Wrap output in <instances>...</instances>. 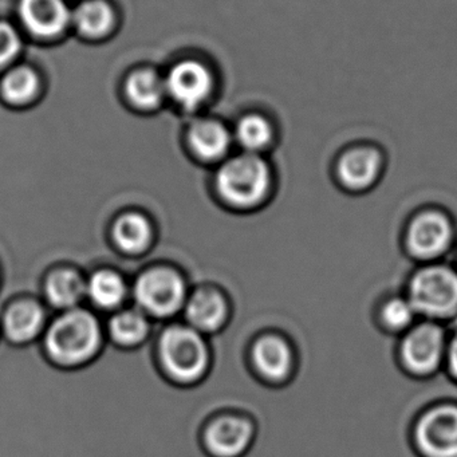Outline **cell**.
I'll use <instances>...</instances> for the list:
<instances>
[{"instance_id": "1", "label": "cell", "mask_w": 457, "mask_h": 457, "mask_svg": "<svg viewBox=\"0 0 457 457\" xmlns=\"http://www.w3.org/2000/svg\"><path fill=\"white\" fill-rule=\"evenodd\" d=\"M103 345V331L96 315L87 310L63 312L50 325L45 349L50 360L62 368H77L92 361Z\"/></svg>"}, {"instance_id": "2", "label": "cell", "mask_w": 457, "mask_h": 457, "mask_svg": "<svg viewBox=\"0 0 457 457\" xmlns=\"http://www.w3.org/2000/svg\"><path fill=\"white\" fill-rule=\"evenodd\" d=\"M160 362L165 373L178 384L199 381L210 366V349L202 333L191 326L165 328L159 342Z\"/></svg>"}, {"instance_id": "3", "label": "cell", "mask_w": 457, "mask_h": 457, "mask_svg": "<svg viewBox=\"0 0 457 457\" xmlns=\"http://www.w3.org/2000/svg\"><path fill=\"white\" fill-rule=\"evenodd\" d=\"M216 187L221 199L232 207H253L269 192V167L256 154H242L229 160L220 168L216 178Z\"/></svg>"}, {"instance_id": "4", "label": "cell", "mask_w": 457, "mask_h": 457, "mask_svg": "<svg viewBox=\"0 0 457 457\" xmlns=\"http://www.w3.org/2000/svg\"><path fill=\"white\" fill-rule=\"evenodd\" d=\"M133 296L141 312L156 318H170L187 302V285L178 271L167 267L146 270L136 279Z\"/></svg>"}, {"instance_id": "5", "label": "cell", "mask_w": 457, "mask_h": 457, "mask_svg": "<svg viewBox=\"0 0 457 457\" xmlns=\"http://www.w3.org/2000/svg\"><path fill=\"white\" fill-rule=\"evenodd\" d=\"M409 301L417 314L446 318L457 312V274L445 266H432L414 275Z\"/></svg>"}, {"instance_id": "6", "label": "cell", "mask_w": 457, "mask_h": 457, "mask_svg": "<svg viewBox=\"0 0 457 457\" xmlns=\"http://www.w3.org/2000/svg\"><path fill=\"white\" fill-rule=\"evenodd\" d=\"M413 440L420 457H457L456 406L428 411L417 421Z\"/></svg>"}, {"instance_id": "7", "label": "cell", "mask_w": 457, "mask_h": 457, "mask_svg": "<svg viewBox=\"0 0 457 457\" xmlns=\"http://www.w3.org/2000/svg\"><path fill=\"white\" fill-rule=\"evenodd\" d=\"M446 353L445 336L433 323L417 326L403 339L401 358L403 365L416 376H427L440 366Z\"/></svg>"}, {"instance_id": "8", "label": "cell", "mask_w": 457, "mask_h": 457, "mask_svg": "<svg viewBox=\"0 0 457 457\" xmlns=\"http://www.w3.org/2000/svg\"><path fill=\"white\" fill-rule=\"evenodd\" d=\"M255 429L250 420L224 416L210 422L203 433V448L210 457H245L253 448Z\"/></svg>"}, {"instance_id": "9", "label": "cell", "mask_w": 457, "mask_h": 457, "mask_svg": "<svg viewBox=\"0 0 457 457\" xmlns=\"http://www.w3.org/2000/svg\"><path fill=\"white\" fill-rule=\"evenodd\" d=\"M452 228L448 219L438 212L421 213L411 221L408 231V248L419 259H435L448 250Z\"/></svg>"}, {"instance_id": "10", "label": "cell", "mask_w": 457, "mask_h": 457, "mask_svg": "<svg viewBox=\"0 0 457 457\" xmlns=\"http://www.w3.org/2000/svg\"><path fill=\"white\" fill-rule=\"evenodd\" d=\"M212 79L202 63L186 61L173 66L165 81L170 97L186 109H196L211 93Z\"/></svg>"}, {"instance_id": "11", "label": "cell", "mask_w": 457, "mask_h": 457, "mask_svg": "<svg viewBox=\"0 0 457 457\" xmlns=\"http://www.w3.org/2000/svg\"><path fill=\"white\" fill-rule=\"evenodd\" d=\"M20 12L26 28L41 37L58 36L71 20L63 0H21Z\"/></svg>"}, {"instance_id": "12", "label": "cell", "mask_w": 457, "mask_h": 457, "mask_svg": "<svg viewBox=\"0 0 457 457\" xmlns=\"http://www.w3.org/2000/svg\"><path fill=\"white\" fill-rule=\"evenodd\" d=\"M227 318V303L212 288H202L186 302V320L199 333H215Z\"/></svg>"}, {"instance_id": "13", "label": "cell", "mask_w": 457, "mask_h": 457, "mask_svg": "<svg viewBox=\"0 0 457 457\" xmlns=\"http://www.w3.org/2000/svg\"><path fill=\"white\" fill-rule=\"evenodd\" d=\"M381 170V156L376 149L354 148L342 154L338 178L346 188L361 191L376 181Z\"/></svg>"}, {"instance_id": "14", "label": "cell", "mask_w": 457, "mask_h": 457, "mask_svg": "<svg viewBox=\"0 0 457 457\" xmlns=\"http://www.w3.org/2000/svg\"><path fill=\"white\" fill-rule=\"evenodd\" d=\"M253 362L256 370L270 381H280L290 373L293 354L290 346L279 337L266 336L253 347Z\"/></svg>"}, {"instance_id": "15", "label": "cell", "mask_w": 457, "mask_h": 457, "mask_svg": "<svg viewBox=\"0 0 457 457\" xmlns=\"http://www.w3.org/2000/svg\"><path fill=\"white\" fill-rule=\"evenodd\" d=\"M45 320L46 315L38 302L21 301L4 315V331L14 344H29L41 334Z\"/></svg>"}, {"instance_id": "16", "label": "cell", "mask_w": 457, "mask_h": 457, "mask_svg": "<svg viewBox=\"0 0 457 457\" xmlns=\"http://www.w3.org/2000/svg\"><path fill=\"white\" fill-rule=\"evenodd\" d=\"M45 295L53 307L69 312L77 309L87 296V282L74 270H57L46 280Z\"/></svg>"}, {"instance_id": "17", "label": "cell", "mask_w": 457, "mask_h": 457, "mask_svg": "<svg viewBox=\"0 0 457 457\" xmlns=\"http://www.w3.org/2000/svg\"><path fill=\"white\" fill-rule=\"evenodd\" d=\"M114 245L129 255L144 253L151 245L154 228L145 216L137 212L120 216L112 229Z\"/></svg>"}, {"instance_id": "18", "label": "cell", "mask_w": 457, "mask_h": 457, "mask_svg": "<svg viewBox=\"0 0 457 457\" xmlns=\"http://www.w3.org/2000/svg\"><path fill=\"white\" fill-rule=\"evenodd\" d=\"M127 294L124 278L112 270L96 271L87 282V296L103 310H114L121 306Z\"/></svg>"}, {"instance_id": "19", "label": "cell", "mask_w": 457, "mask_h": 457, "mask_svg": "<svg viewBox=\"0 0 457 457\" xmlns=\"http://www.w3.org/2000/svg\"><path fill=\"white\" fill-rule=\"evenodd\" d=\"M151 325L141 310H121L109 322L112 341L122 347H135L148 337Z\"/></svg>"}, {"instance_id": "20", "label": "cell", "mask_w": 457, "mask_h": 457, "mask_svg": "<svg viewBox=\"0 0 457 457\" xmlns=\"http://www.w3.org/2000/svg\"><path fill=\"white\" fill-rule=\"evenodd\" d=\"M189 143L194 151L205 160H215L226 154L229 135L223 125L215 121L197 122L189 132Z\"/></svg>"}, {"instance_id": "21", "label": "cell", "mask_w": 457, "mask_h": 457, "mask_svg": "<svg viewBox=\"0 0 457 457\" xmlns=\"http://www.w3.org/2000/svg\"><path fill=\"white\" fill-rule=\"evenodd\" d=\"M127 92L130 101L140 108H154L164 97L165 82L151 71H141L132 74L127 82Z\"/></svg>"}, {"instance_id": "22", "label": "cell", "mask_w": 457, "mask_h": 457, "mask_svg": "<svg viewBox=\"0 0 457 457\" xmlns=\"http://www.w3.org/2000/svg\"><path fill=\"white\" fill-rule=\"evenodd\" d=\"M74 22L87 36H103L113 25V12L105 2L90 0L77 9Z\"/></svg>"}, {"instance_id": "23", "label": "cell", "mask_w": 457, "mask_h": 457, "mask_svg": "<svg viewBox=\"0 0 457 457\" xmlns=\"http://www.w3.org/2000/svg\"><path fill=\"white\" fill-rule=\"evenodd\" d=\"M39 87L38 77L28 68H18L10 71L4 79V96L12 103H26L36 96Z\"/></svg>"}, {"instance_id": "24", "label": "cell", "mask_w": 457, "mask_h": 457, "mask_svg": "<svg viewBox=\"0 0 457 457\" xmlns=\"http://www.w3.org/2000/svg\"><path fill=\"white\" fill-rule=\"evenodd\" d=\"M237 140L248 151L255 152L269 145L272 140L271 125L261 116H247L239 122Z\"/></svg>"}, {"instance_id": "25", "label": "cell", "mask_w": 457, "mask_h": 457, "mask_svg": "<svg viewBox=\"0 0 457 457\" xmlns=\"http://www.w3.org/2000/svg\"><path fill=\"white\" fill-rule=\"evenodd\" d=\"M417 312L409 299L395 298L382 309V320L390 330L401 331L413 323Z\"/></svg>"}, {"instance_id": "26", "label": "cell", "mask_w": 457, "mask_h": 457, "mask_svg": "<svg viewBox=\"0 0 457 457\" xmlns=\"http://www.w3.org/2000/svg\"><path fill=\"white\" fill-rule=\"evenodd\" d=\"M20 46L17 31L6 23H0V68L17 55Z\"/></svg>"}, {"instance_id": "27", "label": "cell", "mask_w": 457, "mask_h": 457, "mask_svg": "<svg viewBox=\"0 0 457 457\" xmlns=\"http://www.w3.org/2000/svg\"><path fill=\"white\" fill-rule=\"evenodd\" d=\"M446 357H448L449 369L457 378V331L456 336L453 337L451 344L446 347Z\"/></svg>"}]
</instances>
